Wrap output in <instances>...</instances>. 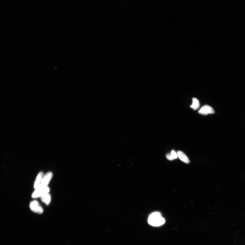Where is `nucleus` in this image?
<instances>
[{"label":"nucleus","mask_w":245,"mask_h":245,"mask_svg":"<svg viewBox=\"0 0 245 245\" xmlns=\"http://www.w3.org/2000/svg\"><path fill=\"white\" fill-rule=\"evenodd\" d=\"M177 154L178 158L181 161L186 164H189L190 163L189 159L183 152L180 151H178L177 152Z\"/></svg>","instance_id":"423d86ee"},{"label":"nucleus","mask_w":245,"mask_h":245,"mask_svg":"<svg viewBox=\"0 0 245 245\" xmlns=\"http://www.w3.org/2000/svg\"><path fill=\"white\" fill-rule=\"evenodd\" d=\"M177 154L174 150L172 151L171 153L167 154L166 155V158L168 160L170 161H173L177 159Z\"/></svg>","instance_id":"6e6552de"},{"label":"nucleus","mask_w":245,"mask_h":245,"mask_svg":"<svg viewBox=\"0 0 245 245\" xmlns=\"http://www.w3.org/2000/svg\"><path fill=\"white\" fill-rule=\"evenodd\" d=\"M43 174V173L40 172L37 176L35 183L34 184V188L36 190L38 189L40 187Z\"/></svg>","instance_id":"0eeeda50"},{"label":"nucleus","mask_w":245,"mask_h":245,"mask_svg":"<svg viewBox=\"0 0 245 245\" xmlns=\"http://www.w3.org/2000/svg\"><path fill=\"white\" fill-rule=\"evenodd\" d=\"M41 199L43 202H44L47 205L49 204L50 199H51V197H50V194L48 193L45 194L41 196Z\"/></svg>","instance_id":"1a4fd4ad"},{"label":"nucleus","mask_w":245,"mask_h":245,"mask_svg":"<svg viewBox=\"0 0 245 245\" xmlns=\"http://www.w3.org/2000/svg\"><path fill=\"white\" fill-rule=\"evenodd\" d=\"M165 222V220L161 216V213L158 212L152 213L150 215L148 219L149 224L154 226H161Z\"/></svg>","instance_id":"f257e3e1"},{"label":"nucleus","mask_w":245,"mask_h":245,"mask_svg":"<svg viewBox=\"0 0 245 245\" xmlns=\"http://www.w3.org/2000/svg\"><path fill=\"white\" fill-rule=\"evenodd\" d=\"M30 208L33 212L41 214L43 212V210L42 206L38 202L36 201L32 202L30 205Z\"/></svg>","instance_id":"7ed1b4c3"},{"label":"nucleus","mask_w":245,"mask_h":245,"mask_svg":"<svg viewBox=\"0 0 245 245\" xmlns=\"http://www.w3.org/2000/svg\"><path fill=\"white\" fill-rule=\"evenodd\" d=\"M200 104L199 100L195 98H193L192 99V104L190 106V107L192 108L193 110H196L199 108Z\"/></svg>","instance_id":"9d476101"},{"label":"nucleus","mask_w":245,"mask_h":245,"mask_svg":"<svg viewBox=\"0 0 245 245\" xmlns=\"http://www.w3.org/2000/svg\"><path fill=\"white\" fill-rule=\"evenodd\" d=\"M52 177V173L51 172L47 173L42 178L40 185L39 188H44L47 187Z\"/></svg>","instance_id":"20e7f679"},{"label":"nucleus","mask_w":245,"mask_h":245,"mask_svg":"<svg viewBox=\"0 0 245 245\" xmlns=\"http://www.w3.org/2000/svg\"><path fill=\"white\" fill-rule=\"evenodd\" d=\"M199 113L202 115H207L210 114H214L215 111L211 106L208 105H205L199 111Z\"/></svg>","instance_id":"39448f33"},{"label":"nucleus","mask_w":245,"mask_h":245,"mask_svg":"<svg viewBox=\"0 0 245 245\" xmlns=\"http://www.w3.org/2000/svg\"><path fill=\"white\" fill-rule=\"evenodd\" d=\"M49 188L47 187L44 188H40L36 190L32 194L33 198H37L40 197L44 194L48 193L49 192Z\"/></svg>","instance_id":"f03ea898"}]
</instances>
